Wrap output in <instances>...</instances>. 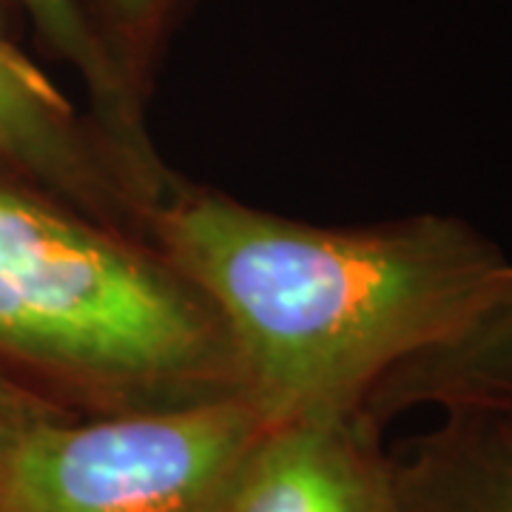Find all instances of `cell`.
<instances>
[{
	"label": "cell",
	"instance_id": "obj_5",
	"mask_svg": "<svg viewBox=\"0 0 512 512\" xmlns=\"http://www.w3.org/2000/svg\"><path fill=\"white\" fill-rule=\"evenodd\" d=\"M228 512H404L396 456L367 413L276 424L245 461Z\"/></svg>",
	"mask_w": 512,
	"mask_h": 512
},
{
	"label": "cell",
	"instance_id": "obj_3",
	"mask_svg": "<svg viewBox=\"0 0 512 512\" xmlns=\"http://www.w3.org/2000/svg\"><path fill=\"white\" fill-rule=\"evenodd\" d=\"M268 421L242 396L120 416H55L0 464V512H228Z\"/></svg>",
	"mask_w": 512,
	"mask_h": 512
},
{
	"label": "cell",
	"instance_id": "obj_1",
	"mask_svg": "<svg viewBox=\"0 0 512 512\" xmlns=\"http://www.w3.org/2000/svg\"><path fill=\"white\" fill-rule=\"evenodd\" d=\"M151 237L220 319L239 393L268 427L365 413L373 387L456 328L507 265L453 214L319 225L174 171Z\"/></svg>",
	"mask_w": 512,
	"mask_h": 512
},
{
	"label": "cell",
	"instance_id": "obj_4",
	"mask_svg": "<svg viewBox=\"0 0 512 512\" xmlns=\"http://www.w3.org/2000/svg\"><path fill=\"white\" fill-rule=\"evenodd\" d=\"M0 165L154 242L151 211L171 168L154 174L134 163L15 40L0 43Z\"/></svg>",
	"mask_w": 512,
	"mask_h": 512
},
{
	"label": "cell",
	"instance_id": "obj_2",
	"mask_svg": "<svg viewBox=\"0 0 512 512\" xmlns=\"http://www.w3.org/2000/svg\"><path fill=\"white\" fill-rule=\"evenodd\" d=\"M0 376L77 419L242 396L220 319L154 242L6 165Z\"/></svg>",
	"mask_w": 512,
	"mask_h": 512
},
{
	"label": "cell",
	"instance_id": "obj_8",
	"mask_svg": "<svg viewBox=\"0 0 512 512\" xmlns=\"http://www.w3.org/2000/svg\"><path fill=\"white\" fill-rule=\"evenodd\" d=\"M32 20L40 40L83 83L89 114L128 157L148 171H163L148 137L146 94L123 72L109 40L97 26L89 0H15Z\"/></svg>",
	"mask_w": 512,
	"mask_h": 512
},
{
	"label": "cell",
	"instance_id": "obj_6",
	"mask_svg": "<svg viewBox=\"0 0 512 512\" xmlns=\"http://www.w3.org/2000/svg\"><path fill=\"white\" fill-rule=\"evenodd\" d=\"M416 407L481 410L512 419L510 259L456 328L373 387L365 413L384 427Z\"/></svg>",
	"mask_w": 512,
	"mask_h": 512
},
{
	"label": "cell",
	"instance_id": "obj_10",
	"mask_svg": "<svg viewBox=\"0 0 512 512\" xmlns=\"http://www.w3.org/2000/svg\"><path fill=\"white\" fill-rule=\"evenodd\" d=\"M55 416H66V413L43 404L40 399L29 396L26 390H20L0 376V464L29 427H35L46 419H55Z\"/></svg>",
	"mask_w": 512,
	"mask_h": 512
},
{
	"label": "cell",
	"instance_id": "obj_9",
	"mask_svg": "<svg viewBox=\"0 0 512 512\" xmlns=\"http://www.w3.org/2000/svg\"><path fill=\"white\" fill-rule=\"evenodd\" d=\"M97 26L128 80L148 97V83L180 0H92Z\"/></svg>",
	"mask_w": 512,
	"mask_h": 512
},
{
	"label": "cell",
	"instance_id": "obj_7",
	"mask_svg": "<svg viewBox=\"0 0 512 512\" xmlns=\"http://www.w3.org/2000/svg\"><path fill=\"white\" fill-rule=\"evenodd\" d=\"M404 512H512V419L444 410L393 450Z\"/></svg>",
	"mask_w": 512,
	"mask_h": 512
},
{
	"label": "cell",
	"instance_id": "obj_11",
	"mask_svg": "<svg viewBox=\"0 0 512 512\" xmlns=\"http://www.w3.org/2000/svg\"><path fill=\"white\" fill-rule=\"evenodd\" d=\"M6 40H12V37H9V32H6V23H3V18H0V43H6Z\"/></svg>",
	"mask_w": 512,
	"mask_h": 512
}]
</instances>
